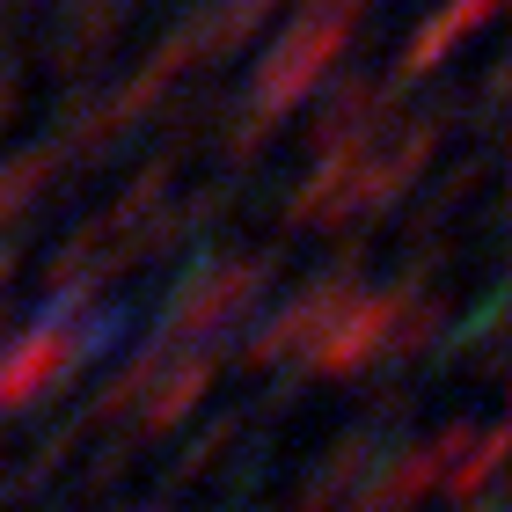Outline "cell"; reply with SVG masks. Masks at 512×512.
Returning <instances> with one entry per match:
<instances>
[{"instance_id": "obj_1", "label": "cell", "mask_w": 512, "mask_h": 512, "mask_svg": "<svg viewBox=\"0 0 512 512\" xmlns=\"http://www.w3.org/2000/svg\"><path fill=\"white\" fill-rule=\"evenodd\" d=\"M359 30V15H300L286 37L264 52V66H256V88H249V125H242V147L249 139H264L286 110H300L315 96L322 81L337 74V59H344V44H352Z\"/></svg>"}, {"instance_id": "obj_2", "label": "cell", "mask_w": 512, "mask_h": 512, "mask_svg": "<svg viewBox=\"0 0 512 512\" xmlns=\"http://www.w3.org/2000/svg\"><path fill=\"white\" fill-rule=\"evenodd\" d=\"M425 330H439V308L417 286H388V293H359L330 330L315 337L308 366L322 381H344V374H366L381 352H410Z\"/></svg>"}, {"instance_id": "obj_3", "label": "cell", "mask_w": 512, "mask_h": 512, "mask_svg": "<svg viewBox=\"0 0 512 512\" xmlns=\"http://www.w3.org/2000/svg\"><path fill=\"white\" fill-rule=\"evenodd\" d=\"M110 330L118 322L96 315V322H74V308H52L37 322V330H22L8 352H0V410H22V403H37L44 388H52L66 366H81L96 344H110Z\"/></svg>"}, {"instance_id": "obj_4", "label": "cell", "mask_w": 512, "mask_h": 512, "mask_svg": "<svg viewBox=\"0 0 512 512\" xmlns=\"http://www.w3.org/2000/svg\"><path fill=\"white\" fill-rule=\"evenodd\" d=\"M264 256H213V264L183 271V286L169 293V315H161V344H183V337H213L227 330L256 293H264Z\"/></svg>"}, {"instance_id": "obj_5", "label": "cell", "mask_w": 512, "mask_h": 512, "mask_svg": "<svg viewBox=\"0 0 512 512\" xmlns=\"http://www.w3.org/2000/svg\"><path fill=\"white\" fill-rule=\"evenodd\" d=\"M366 286H359V271L352 264H337V271H322V278H308V286H300L286 308H278L264 330L249 337V359L256 366H278V359H293V352H315V337L330 330V322L352 308Z\"/></svg>"}, {"instance_id": "obj_6", "label": "cell", "mask_w": 512, "mask_h": 512, "mask_svg": "<svg viewBox=\"0 0 512 512\" xmlns=\"http://www.w3.org/2000/svg\"><path fill=\"white\" fill-rule=\"evenodd\" d=\"M432 147H439L432 125H410V132H395V139H374V154H366V169H359V183H352V213H344V220H374V213H388V205L403 198L417 176H425Z\"/></svg>"}, {"instance_id": "obj_7", "label": "cell", "mask_w": 512, "mask_h": 512, "mask_svg": "<svg viewBox=\"0 0 512 512\" xmlns=\"http://www.w3.org/2000/svg\"><path fill=\"white\" fill-rule=\"evenodd\" d=\"M505 8V0H447V8H432L425 22H417V37H410V52H403V81H417V74H432L447 52H461L483 22H491Z\"/></svg>"}, {"instance_id": "obj_8", "label": "cell", "mask_w": 512, "mask_h": 512, "mask_svg": "<svg viewBox=\"0 0 512 512\" xmlns=\"http://www.w3.org/2000/svg\"><path fill=\"white\" fill-rule=\"evenodd\" d=\"M213 374H220V359H213V352H191L183 366H169V374L154 381V395H147V410H139V425H147V432H169L176 417L191 410V403H198L205 388H213Z\"/></svg>"}, {"instance_id": "obj_9", "label": "cell", "mask_w": 512, "mask_h": 512, "mask_svg": "<svg viewBox=\"0 0 512 512\" xmlns=\"http://www.w3.org/2000/svg\"><path fill=\"white\" fill-rule=\"evenodd\" d=\"M52 154H59V147H37V154H15L8 169H0V227L22 220V213H30V198L52 183V169H59Z\"/></svg>"}, {"instance_id": "obj_10", "label": "cell", "mask_w": 512, "mask_h": 512, "mask_svg": "<svg viewBox=\"0 0 512 512\" xmlns=\"http://www.w3.org/2000/svg\"><path fill=\"white\" fill-rule=\"evenodd\" d=\"M308 15H359V0H308Z\"/></svg>"}, {"instance_id": "obj_11", "label": "cell", "mask_w": 512, "mask_h": 512, "mask_svg": "<svg viewBox=\"0 0 512 512\" xmlns=\"http://www.w3.org/2000/svg\"><path fill=\"white\" fill-rule=\"evenodd\" d=\"M8 118H15V81L0 74V125H8Z\"/></svg>"}, {"instance_id": "obj_12", "label": "cell", "mask_w": 512, "mask_h": 512, "mask_svg": "<svg viewBox=\"0 0 512 512\" xmlns=\"http://www.w3.org/2000/svg\"><path fill=\"white\" fill-rule=\"evenodd\" d=\"M8 278H15V249H0V293H8Z\"/></svg>"}]
</instances>
